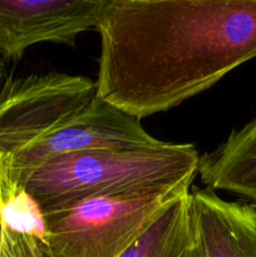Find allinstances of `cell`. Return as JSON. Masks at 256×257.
Wrapping results in <instances>:
<instances>
[{"mask_svg": "<svg viewBox=\"0 0 256 257\" xmlns=\"http://www.w3.org/2000/svg\"><path fill=\"white\" fill-rule=\"evenodd\" d=\"M95 30L97 95L141 119L256 58V0H105Z\"/></svg>", "mask_w": 256, "mask_h": 257, "instance_id": "cell-1", "label": "cell"}, {"mask_svg": "<svg viewBox=\"0 0 256 257\" xmlns=\"http://www.w3.org/2000/svg\"><path fill=\"white\" fill-rule=\"evenodd\" d=\"M200 153L190 143L131 151H90L54 158L22 183L44 215L107 196L185 192L198 175Z\"/></svg>", "mask_w": 256, "mask_h": 257, "instance_id": "cell-2", "label": "cell"}, {"mask_svg": "<svg viewBox=\"0 0 256 257\" xmlns=\"http://www.w3.org/2000/svg\"><path fill=\"white\" fill-rule=\"evenodd\" d=\"M187 192L95 197L47 215V256H122Z\"/></svg>", "mask_w": 256, "mask_h": 257, "instance_id": "cell-3", "label": "cell"}, {"mask_svg": "<svg viewBox=\"0 0 256 257\" xmlns=\"http://www.w3.org/2000/svg\"><path fill=\"white\" fill-rule=\"evenodd\" d=\"M97 95L95 82L65 73L8 78L0 90V153L40 142Z\"/></svg>", "mask_w": 256, "mask_h": 257, "instance_id": "cell-4", "label": "cell"}, {"mask_svg": "<svg viewBox=\"0 0 256 257\" xmlns=\"http://www.w3.org/2000/svg\"><path fill=\"white\" fill-rule=\"evenodd\" d=\"M162 143L142 127L138 118L95 95L78 114L40 142L13 155H0L10 176L22 183L38 167L63 156L142 150Z\"/></svg>", "mask_w": 256, "mask_h": 257, "instance_id": "cell-5", "label": "cell"}, {"mask_svg": "<svg viewBox=\"0 0 256 257\" xmlns=\"http://www.w3.org/2000/svg\"><path fill=\"white\" fill-rule=\"evenodd\" d=\"M105 0H0V57L18 62L39 43L75 45L95 29Z\"/></svg>", "mask_w": 256, "mask_h": 257, "instance_id": "cell-6", "label": "cell"}, {"mask_svg": "<svg viewBox=\"0 0 256 257\" xmlns=\"http://www.w3.org/2000/svg\"><path fill=\"white\" fill-rule=\"evenodd\" d=\"M196 236L205 257H256V208L190 190Z\"/></svg>", "mask_w": 256, "mask_h": 257, "instance_id": "cell-7", "label": "cell"}, {"mask_svg": "<svg viewBox=\"0 0 256 257\" xmlns=\"http://www.w3.org/2000/svg\"><path fill=\"white\" fill-rule=\"evenodd\" d=\"M198 176L210 190H222L256 207V118L212 152L200 156Z\"/></svg>", "mask_w": 256, "mask_h": 257, "instance_id": "cell-8", "label": "cell"}, {"mask_svg": "<svg viewBox=\"0 0 256 257\" xmlns=\"http://www.w3.org/2000/svg\"><path fill=\"white\" fill-rule=\"evenodd\" d=\"M4 257L47 256L45 215L35 198L8 172L2 156Z\"/></svg>", "mask_w": 256, "mask_h": 257, "instance_id": "cell-9", "label": "cell"}, {"mask_svg": "<svg viewBox=\"0 0 256 257\" xmlns=\"http://www.w3.org/2000/svg\"><path fill=\"white\" fill-rule=\"evenodd\" d=\"M196 242L190 191L119 257H188Z\"/></svg>", "mask_w": 256, "mask_h": 257, "instance_id": "cell-10", "label": "cell"}, {"mask_svg": "<svg viewBox=\"0 0 256 257\" xmlns=\"http://www.w3.org/2000/svg\"><path fill=\"white\" fill-rule=\"evenodd\" d=\"M0 206H2V155H0ZM0 257H4V240H3L2 211H0Z\"/></svg>", "mask_w": 256, "mask_h": 257, "instance_id": "cell-11", "label": "cell"}, {"mask_svg": "<svg viewBox=\"0 0 256 257\" xmlns=\"http://www.w3.org/2000/svg\"><path fill=\"white\" fill-rule=\"evenodd\" d=\"M7 64L8 63L5 62L2 57H0V90H2V88L4 87V84H5V82H7L8 78H9L8 77Z\"/></svg>", "mask_w": 256, "mask_h": 257, "instance_id": "cell-12", "label": "cell"}, {"mask_svg": "<svg viewBox=\"0 0 256 257\" xmlns=\"http://www.w3.org/2000/svg\"><path fill=\"white\" fill-rule=\"evenodd\" d=\"M196 231V230H195ZM188 257H205V255H203V251L202 248H201L200 243H198L197 241V236H196V242H195V246H193L192 251H191L190 256Z\"/></svg>", "mask_w": 256, "mask_h": 257, "instance_id": "cell-13", "label": "cell"}, {"mask_svg": "<svg viewBox=\"0 0 256 257\" xmlns=\"http://www.w3.org/2000/svg\"><path fill=\"white\" fill-rule=\"evenodd\" d=\"M45 257H48V256H45Z\"/></svg>", "mask_w": 256, "mask_h": 257, "instance_id": "cell-14", "label": "cell"}]
</instances>
